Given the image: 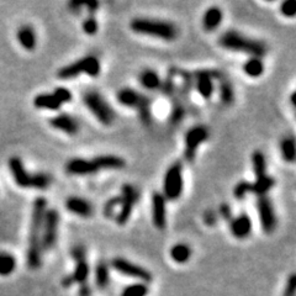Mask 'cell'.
<instances>
[{"label": "cell", "instance_id": "obj_16", "mask_svg": "<svg viewBox=\"0 0 296 296\" xmlns=\"http://www.w3.org/2000/svg\"><path fill=\"white\" fill-rule=\"evenodd\" d=\"M86 248L83 246H76L72 249V257L76 262V268L69 276L72 278L73 283H78L81 285L87 284L89 273H90L89 264L86 261Z\"/></svg>", "mask_w": 296, "mask_h": 296}, {"label": "cell", "instance_id": "obj_36", "mask_svg": "<svg viewBox=\"0 0 296 296\" xmlns=\"http://www.w3.org/2000/svg\"><path fill=\"white\" fill-rule=\"evenodd\" d=\"M148 293H149V289H148L147 284L138 281V283L126 286L121 293V296H147Z\"/></svg>", "mask_w": 296, "mask_h": 296}, {"label": "cell", "instance_id": "obj_10", "mask_svg": "<svg viewBox=\"0 0 296 296\" xmlns=\"http://www.w3.org/2000/svg\"><path fill=\"white\" fill-rule=\"evenodd\" d=\"M120 196L122 199V203H121L120 210L116 212L114 218H115L116 224L123 226L128 222L131 215H132L133 207L140 201V190L136 186H133L132 184H125L121 188Z\"/></svg>", "mask_w": 296, "mask_h": 296}, {"label": "cell", "instance_id": "obj_44", "mask_svg": "<svg viewBox=\"0 0 296 296\" xmlns=\"http://www.w3.org/2000/svg\"><path fill=\"white\" fill-rule=\"evenodd\" d=\"M217 221V215H216L215 211L208 210L204 213V222H205L207 226H213Z\"/></svg>", "mask_w": 296, "mask_h": 296}, {"label": "cell", "instance_id": "obj_29", "mask_svg": "<svg viewBox=\"0 0 296 296\" xmlns=\"http://www.w3.org/2000/svg\"><path fill=\"white\" fill-rule=\"evenodd\" d=\"M171 258L178 264H185L191 258V248L186 243H177L171 248Z\"/></svg>", "mask_w": 296, "mask_h": 296}, {"label": "cell", "instance_id": "obj_22", "mask_svg": "<svg viewBox=\"0 0 296 296\" xmlns=\"http://www.w3.org/2000/svg\"><path fill=\"white\" fill-rule=\"evenodd\" d=\"M275 179L270 176H264L261 178H256V181L248 183L249 194H256L257 196H266L275 185Z\"/></svg>", "mask_w": 296, "mask_h": 296}, {"label": "cell", "instance_id": "obj_32", "mask_svg": "<svg viewBox=\"0 0 296 296\" xmlns=\"http://www.w3.org/2000/svg\"><path fill=\"white\" fill-rule=\"evenodd\" d=\"M110 283V270L105 262H99L95 266V284L99 289L104 290Z\"/></svg>", "mask_w": 296, "mask_h": 296}, {"label": "cell", "instance_id": "obj_31", "mask_svg": "<svg viewBox=\"0 0 296 296\" xmlns=\"http://www.w3.org/2000/svg\"><path fill=\"white\" fill-rule=\"evenodd\" d=\"M172 100V111H171V118H169V122L171 125L176 126L183 121L184 116H185V108H184L183 101L180 100L179 96H174L171 99Z\"/></svg>", "mask_w": 296, "mask_h": 296}, {"label": "cell", "instance_id": "obj_28", "mask_svg": "<svg viewBox=\"0 0 296 296\" xmlns=\"http://www.w3.org/2000/svg\"><path fill=\"white\" fill-rule=\"evenodd\" d=\"M33 105L37 109H45V110H58L63 105L55 94H38L33 99Z\"/></svg>", "mask_w": 296, "mask_h": 296}, {"label": "cell", "instance_id": "obj_27", "mask_svg": "<svg viewBox=\"0 0 296 296\" xmlns=\"http://www.w3.org/2000/svg\"><path fill=\"white\" fill-rule=\"evenodd\" d=\"M178 68H169L168 72H167V77L164 78V81H162L161 84V89L159 90L162 91V94H163L164 96H167V98L172 99L174 98V96L177 95V84L176 81L174 79L178 77Z\"/></svg>", "mask_w": 296, "mask_h": 296}, {"label": "cell", "instance_id": "obj_5", "mask_svg": "<svg viewBox=\"0 0 296 296\" xmlns=\"http://www.w3.org/2000/svg\"><path fill=\"white\" fill-rule=\"evenodd\" d=\"M9 168L15 179L16 184L24 189H37L45 190L52 184V177L46 173H29L19 157H13L9 161Z\"/></svg>", "mask_w": 296, "mask_h": 296}, {"label": "cell", "instance_id": "obj_2", "mask_svg": "<svg viewBox=\"0 0 296 296\" xmlns=\"http://www.w3.org/2000/svg\"><path fill=\"white\" fill-rule=\"evenodd\" d=\"M125 159L114 154H103L94 159L73 158L65 164V172L69 176H91L101 171H120L125 168Z\"/></svg>", "mask_w": 296, "mask_h": 296}, {"label": "cell", "instance_id": "obj_37", "mask_svg": "<svg viewBox=\"0 0 296 296\" xmlns=\"http://www.w3.org/2000/svg\"><path fill=\"white\" fill-rule=\"evenodd\" d=\"M121 203H122L121 196H114V198L109 199V200L105 203V205H104V208H103L104 216H105L106 218L115 217L116 210L120 207Z\"/></svg>", "mask_w": 296, "mask_h": 296}, {"label": "cell", "instance_id": "obj_38", "mask_svg": "<svg viewBox=\"0 0 296 296\" xmlns=\"http://www.w3.org/2000/svg\"><path fill=\"white\" fill-rule=\"evenodd\" d=\"M83 30H84V32H86L87 35H89V36H93V35H95L96 32H98L99 25H98V21L95 20V18H94V16H89L88 19H86V20H84Z\"/></svg>", "mask_w": 296, "mask_h": 296}, {"label": "cell", "instance_id": "obj_4", "mask_svg": "<svg viewBox=\"0 0 296 296\" xmlns=\"http://www.w3.org/2000/svg\"><path fill=\"white\" fill-rule=\"evenodd\" d=\"M130 28L135 33L152 36L164 41H174L179 35L178 28L173 23L157 19L136 18L131 21Z\"/></svg>", "mask_w": 296, "mask_h": 296}, {"label": "cell", "instance_id": "obj_47", "mask_svg": "<svg viewBox=\"0 0 296 296\" xmlns=\"http://www.w3.org/2000/svg\"><path fill=\"white\" fill-rule=\"evenodd\" d=\"M91 291H90V288H89L87 284H83V285L81 286V290H79V295L81 296H90Z\"/></svg>", "mask_w": 296, "mask_h": 296}, {"label": "cell", "instance_id": "obj_20", "mask_svg": "<svg viewBox=\"0 0 296 296\" xmlns=\"http://www.w3.org/2000/svg\"><path fill=\"white\" fill-rule=\"evenodd\" d=\"M65 208L69 212L74 213L81 217L88 218L93 215V205L86 199L78 198V196H70L65 200Z\"/></svg>", "mask_w": 296, "mask_h": 296}, {"label": "cell", "instance_id": "obj_12", "mask_svg": "<svg viewBox=\"0 0 296 296\" xmlns=\"http://www.w3.org/2000/svg\"><path fill=\"white\" fill-rule=\"evenodd\" d=\"M111 266H113L116 271L122 274V275L128 276V278L137 279L140 283L147 284L153 280V276H152V274L149 273L147 269L138 266V264L132 263V262L127 261V259L121 258V257L114 258L113 261H111Z\"/></svg>", "mask_w": 296, "mask_h": 296}, {"label": "cell", "instance_id": "obj_42", "mask_svg": "<svg viewBox=\"0 0 296 296\" xmlns=\"http://www.w3.org/2000/svg\"><path fill=\"white\" fill-rule=\"evenodd\" d=\"M296 291V275L291 274L286 281V288L284 291V296H295Z\"/></svg>", "mask_w": 296, "mask_h": 296}, {"label": "cell", "instance_id": "obj_46", "mask_svg": "<svg viewBox=\"0 0 296 296\" xmlns=\"http://www.w3.org/2000/svg\"><path fill=\"white\" fill-rule=\"evenodd\" d=\"M84 6L87 8V11L90 14V16H94V14L99 10V3L98 1H89V3H86L84 1Z\"/></svg>", "mask_w": 296, "mask_h": 296}, {"label": "cell", "instance_id": "obj_7", "mask_svg": "<svg viewBox=\"0 0 296 296\" xmlns=\"http://www.w3.org/2000/svg\"><path fill=\"white\" fill-rule=\"evenodd\" d=\"M100 60L95 56H87V57L81 58V59L76 60V62L60 68L58 70L57 76L58 78L63 79V81H68V79L76 78L79 74H88L90 77H98L100 74Z\"/></svg>", "mask_w": 296, "mask_h": 296}, {"label": "cell", "instance_id": "obj_45", "mask_svg": "<svg viewBox=\"0 0 296 296\" xmlns=\"http://www.w3.org/2000/svg\"><path fill=\"white\" fill-rule=\"evenodd\" d=\"M83 6H84V1H70V3L68 4L69 10L72 11V13H76V14H81Z\"/></svg>", "mask_w": 296, "mask_h": 296}, {"label": "cell", "instance_id": "obj_17", "mask_svg": "<svg viewBox=\"0 0 296 296\" xmlns=\"http://www.w3.org/2000/svg\"><path fill=\"white\" fill-rule=\"evenodd\" d=\"M152 221L156 229L164 230L167 226L166 199L163 194L153 193L152 195Z\"/></svg>", "mask_w": 296, "mask_h": 296}, {"label": "cell", "instance_id": "obj_21", "mask_svg": "<svg viewBox=\"0 0 296 296\" xmlns=\"http://www.w3.org/2000/svg\"><path fill=\"white\" fill-rule=\"evenodd\" d=\"M222 20H224L222 10L218 6H210L203 16L204 30L207 31V32H212L216 29L220 28Z\"/></svg>", "mask_w": 296, "mask_h": 296}, {"label": "cell", "instance_id": "obj_25", "mask_svg": "<svg viewBox=\"0 0 296 296\" xmlns=\"http://www.w3.org/2000/svg\"><path fill=\"white\" fill-rule=\"evenodd\" d=\"M18 41L20 42V45L25 48L26 51H33L37 43V38H36L35 30L32 29V26L30 25H23L19 28L18 33Z\"/></svg>", "mask_w": 296, "mask_h": 296}, {"label": "cell", "instance_id": "obj_6", "mask_svg": "<svg viewBox=\"0 0 296 296\" xmlns=\"http://www.w3.org/2000/svg\"><path fill=\"white\" fill-rule=\"evenodd\" d=\"M116 100L126 108L136 109L141 121L145 125H149L152 122V98L136 91L132 88H122L116 94Z\"/></svg>", "mask_w": 296, "mask_h": 296}, {"label": "cell", "instance_id": "obj_35", "mask_svg": "<svg viewBox=\"0 0 296 296\" xmlns=\"http://www.w3.org/2000/svg\"><path fill=\"white\" fill-rule=\"evenodd\" d=\"M281 157L285 162L295 161V140L293 137H285L280 143Z\"/></svg>", "mask_w": 296, "mask_h": 296}, {"label": "cell", "instance_id": "obj_15", "mask_svg": "<svg viewBox=\"0 0 296 296\" xmlns=\"http://www.w3.org/2000/svg\"><path fill=\"white\" fill-rule=\"evenodd\" d=\"M257 210H258L259 213L262 230L266 234H271L276 229L278 220H276L274 206L271 204L270 199L268 198V195L259 196L258 200H257Z\"/></svg>", "mask_w": 296, "mask_h": 296}, {"label": "cell", "instance_id": "obj_34", "mask_svg": "<svg viewBox=\"0 0 296 296\" xmlns=\"http://www.w3.org/2000/svg\"><path fill=\"white\" fill-rule=\"evenodd\" d=\"M252 167L256 178L266 176V159L262 151H256L252 154Z\"/></svg>", "mask_w": 296, "mask_h": 296}, {"label": "cell", "instance_id": "obj_3", "mask_svg": "<svg viewBox=\"0 0 296 296\" xmlns=\"http://www.w3.org/2000/svg\"><path fill=\"white\" fill-rule=\"evenodd\" d=\"M218 45L225 50L234 51V52L246 53L252 57L262 58L268 52V46L261 40L244 36L238 31L230 30L224 32L218 38Z\"/></svg>", "mask_w": 296, "mask_h": 296}, {"label": "cell", "instance_id": "obj_24", "mask_svg": "<svg viewBox=\"0 0 296 296\" xmlns=\"http://www.w3.org/2000/svg\"><path fill=\"white\" fill-rule=\"evenodd\" d=\"M141 86L147 90H159L161 89L162 79L158 73L153 69H145L140 73L138 76Z\"/></svg>", "mask_w": 296, "mask_h": 296}, {"label": "cell", "instance_id": "obj_1", "mask_svg": "<svg viewBox=\"0 0 296 296\" xmlns=\"http://www.w3.org/2000/svg\"><path fill=\"white\" fill-rule=\"evenodd\" d=\"M47 211V201L45 198H37L33 201L32 213H31L30 237L28 248V266L30 269H38L42 264V244H41V232H42L45 213Z\"/></svg>", "mask_w": 296, "mask_h": 296}, {"label": "cell", "instance_id": "obj_48", "mask_svg": "<svg viewBox=\"0 0 296 296\" xmlns=\"http://www.w3.org/2000/svg\"><path fill=\"white\" fill-rule=\"evenodd\" d=\"M291 104H293V106H295V91H294L293 94H291Z\"/></svg>", "mask_w": 296, "mask_h": 296}, {"label": "cell", "instance_id": "obj_43", "mask_svg": "<svg viewBox=\"0 0 296 296\" xmlns=\"http://www.w3.org/2000/svg\"><path fill=\"white\" fill-rule=\"evenodd\" d=\"M218 212H220L221 217L224 218L225 221H227V222H231V220L234 218V215H232V208L229 204H221L220 208H218Z\"/></svg>", "mask_w": 296, "mask_h": 296}, {"label": "cell", "instance_id": "obj_26", "mask_svg": "<svg viewBox=\"0 0 296 296\" xmlns=\"http://www.w3.org/2000/svg\"><path fill=\"white\" fill-rule=\"evenodd\" d=\"M218 81V88H220V99L221 103L225 105H231L235 101V91L229 77L225 73H221Z\"/></svg>", "mask_w": 296, "mask_h": 296}, {"label": "cell", "instance_id": "obj_11", "mask_svg": "<svg viewBox=\"0 0 296 296\" xmlns=\"http://www.w3.org/2000/svg\"><path fill=\"white\" fill-rule=\"evenodd\" d=\"M208 128L204 125H196L191 127L184 136V158L188 162H194L196 157L198 148L203 145L205 141L208 140Z\"/></svg>", "mask_w": 296, "mask_h": 296}, {"label": "cell", "instance_id": "obj_9", "mask_svg": "<svg viewBox=\"0 0 296 296\" xmlns=\"http://www.w3.org/2000/svg\"><path fill=\"white\" fill-rule=\"evenodd\" d=\"M183 164L180 161L174 162L169 166L164 174L163 180V196L168 200H178L183 194Z\"/></svg>", "mask_w": 296, "mask_h": 296}, {"label": "cell", "instance_id": "obj_18", "mask_svg": "<svg viewBox=\"0 0 296 296\" xmlns=\"http://www.w3.org/2000/svg\"><path fill=\"white\" fill-rule=\"evenodd\" d=\"M252 220L247 213H239L238 216L234 217L230 222V230L234 235L235 238L244 239L252 234Z\"/></svg>", "mask_w": 296, "mask_h": 296}, {"label": "cell", "instance_id": "obj_8", "mask_svg": "<svg viewBox=\"0 0 296 296\" xmlns=\"http://www.w3.org/2000/svg\"><path fill=\"white\" fill-rule=\"evenodd\" d=\"M83 101L87 109L95 116L99 122L105 126L111 125L114 122L115 111L100 93L95 90L87 91L83 96Z\"/></svg>", "mask_w": 296, "mask_h": 296}, {"label": "cell", "instance_id": "obj_23", "mask_svg": "<svg viewBox=\"0 0 296 296\" xmlns=\"http://www.w3.org/2000/svg\"><path fill=\"white\" fill-rule=\"evenodd\" d=\"M178 76H180L181 84L178 88L177 93L178 96L180 98L181 101H188L190 100L191 91L194 90V76L191 72L188 70H179Z\"/></svg>", "mask_w": 296, "mask_h": 296}, {"label": "cell", "instance_id": "obj_13", "mask_svg": "<svg viewBox=\"0 0 296 296\" xmlns=\"http://www.w3.org/2000/svg\"><path fill=\"white\" fill-rule=\"evenodd\" d=\"M221 70L216 69H200L193 73L194 76V89L203 96L205 100H210L212 96L213 81L218 79L221 76Z\"/></svg>", "mask_w": 296, "mask_h": 296}, {"label": "cell", "instance_id": "obj_19", "mask_svg": "<svg viewBox=\"0 0 296 296\" xmlns=\"http://www.w3.org/2000/svg\"><path fill=\"white\" fill-rule=\"evenodd\" d=\"M50 125L56 130L62 131L70 136L77 135L79 131V123L72 115H68V114H59L57 116H53L50 120Z\"/></svg>", "mask_w": 296, "mask_h": 296}, {"label": "cell", "instance_id": "obj_41", "mask_svg": "<svg viewBox=\"0 0 296 296\" xmlns=\"http://www.w3.org/2000/svg\"><path fill=\"white\" fill-rule=\"evenodd\" d=\"M280 11L286 18H294L296 14L295 1H293V0H286V1H284L280 6Z\"/></svg>", "mask_w": 296, "mask_h": 296}, {"label": "cell", "instance_id": "obj_40", "mask_svg": "<svg viewBox=\"0 0 296 296\" xmlns=\"http://www.w3.org/2000/svg\"><path fill=\"white\" fill-rule=\"evenodd\" d=\"M53 94H55L56 98H57L58 100H59L62 104L70 103V101H72V99H73L72 93H70V91L68 90L67 88H63V87L56 88L55 91H53Z\"/></svg>", "mask_w": 296, "mask_h": 296}, {"label": "cell", "instance_id": "obj_14", "mask_svg": "<svg viewBox=\"0 0 296 296\" xmlns=\"http://www.w3.org/2000/svg\"><path fill=\"white\" fill-rule=\"evenodd\" d=\"M58 224H59V213L55 208H50L46 211L45 220L42 226V236H41V244L42 249H52L57 241Z\"/></svg>", "mask_w": 296, "mask_h": 296}, {"label": "cell", "instance_id": "obj_33", "mask_svg": "<svg viewBox=\"0 0 296 296\" xmlns=\"http://www.w3.org/2000/svg\"><path fill=\"white\" fill-rule=\"evenodd\" d=\"M16 268V261L8 252H0V275L8 276L14 273Z\"/></svg>", "mask_w": 296, "mask_h": 296}, {"label": "cell", "instance_id": "obj_39", "mask_svg": "<svg viewBox=\"0 0 296 296\" xmlns=\"http://www.w3.org/2000/svg\"><path fill=\"white\" fill-rule=\"evenodd\" d=\"M247 194H249L248 190V181L242 180L239 183L236 184L234 189V196L237 199V200H243L246 198Z\"/></svg>", "mask_w": 296, "mask_h": 296}, {"label": "cell", "instance_id": "obj_30", "mask_svg": "<svg viewBox=\"0 0 296 296\" xmlns=\"http://www.w3.org/2000/svg\"><path fill=\"white\" fill-rule=\"evenodd\" d=\"M243 72L251 78H258L264 73V63L262 58L251 57L243 64Z\"/></svg>", "mask_w": 296, "mask_h": 296}]
</instances>
